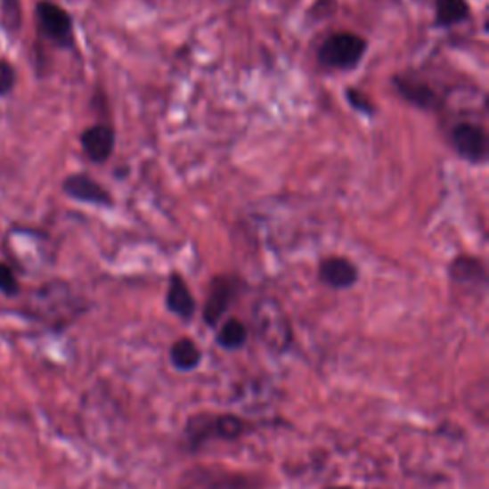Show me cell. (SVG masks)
<instances>
[{"mask_svg": "<svg viewBox=\"0 0 489 489\" xmlns=\"http://www.w3.org/2000/svg\"><path fill=\"white\" fill-rule=\"evenodd\" d=\"M86 302L65 281H48L35 289L28 300V315L52 329H65L86 312Z\"/></svg>", "mask_w": 489, "mask_h": 489, "instance_id": "1", "label": "cell"}, {"mask_svg": "<svg viewBox=\"0 0 489 489\" xmlns=\"http://www.w3.org/2000/svg\"><path fill=\"white\" fill-rule=\"evenodd\" d=\"M257 422L233 413H195L183 425L182 442L190 453H197L208 442H235L253 434Z\"/></svg>", "mask_w": 489, "mask_h": 489, "instance_id": "2", "label": "cell"}, {"mask_svg": "<svg viewBox=\"0 0 489 489\" xmlns=\"http://www.w3.org/2000/svg\"><path fill=\"white\" fill-rule=\"evenodd\" d=\"M253 325L258 340L272 354H285L293 345V325L280 300L260 298L253 310Z\"/></svg>", "mask_w": 489, "mask_h": 489, "instance_id": "3", "label": "cell"}, {"mask_svg": "<svg viewBox=\"0 0 489 489\" xmlns=\"http://www.w3.org/2000/svg\"><path fill=\"white\" fill-rule=\"evenodd\" d=\"M369 43L362 35L340 31L327 37L317 48V61L322 68L333 71H352L365 58Z\"/></svg>", "mask_w": 489, "mask_h": 489, "instance_id": "4", "label": "cell"}, {"mask_svg": "<svg viewBox=\"0 0 489 489\" xmlns=\"http://www.w3.org/2000/svg\"><path fill=\"white\" fill-rule=\"evenodd\" d=\"M182 489H264L255 474L220 467H195L183 474Z\"/></svg>", "mask_w": 489, "mask_h": 489, "instance_id": "5", "label": "cell"}, {"mask_svg": "<svg viewBox=\"0 0 489 489\" xmlns=\"http://www.w3.org/2000/svg\"><path fill=\"white\" fill-rule=\"evenodd\" d=\"M37 20L41 33L60 48H73V20L68 10H63L56 3L43 0L37 4Z\"/></svg>", "mask_w": 489, "mask_h": 489, "instance_id": "6", "label": "cell"}, {"mask_svg": "<svg viewBox=\"0 0 489 489\" xmlns=\"http://www.w3.org/2000/svg\"><path fill=\"white\" fill-rule=\"evenodd\" d=\"M452 145L453 150L459 153V157L465 159L470 165H484L489 155V140L487 132L482 125L462 121L457 123L452 128Z\"/></svg>", "mask_w": 489, "mask_h": 489, "instance_id": "7", "label": "cell"}, {"mask_svg": "<svg viewBox=\"0 0 489 489\" xmlns=\"http://www.w3.org/2000/svg\"><path fill=\"white\" fill-rule=\"evenodd\" d=\"M237 287H240V283L232 275H218L210 281L208 295L203 306V322L208 327L215 329L220 325L222 317L226 315L237 295Z\"/></svg>", "mask_w": 489, "mask_h": 489, "instance_id": "8", "label": "cell"}, {"mask_svg": "<svg viewBox=\"0 0 489 489\" xmlns=\"http://www.w3.org/2000/svg\"><path fill=\"white\" fill-rule=\"evenodd\" d=\"M392 83L398 94L413 108L422 111H438L442 108L444 98L427 81L413 75H394Z\"/></svg>", "mask_w": 489, "mask_h": 489, "instance_id": "9", "label": "cell"}, {"mask_svg": "<svg viewBox=\"0 0 489 489\" xmlns=\"http://www.w3.org/2000/svg\"><path fill=\"white\" fill-rule=\"evenodd\" d=\"M317 277L329 289L345 290L358 283L360 268L346 257H327L320 262Z\"/></svg>", "mask_w": 489, "mask_h": 489, "instance_id": "10", "label": "cell"}, {"mask_svg": "<svg viewBox=\"0 0 489 489\" xmlns=\"http://www.w3.org/2000/svg\"><path fill=\"white\" fill-rule=\"evenodd\" d=\"M63 192L65 195H69L71 200L81 201V203H90V205H98V207H111L113 205V197L108 188H103L100 182L94 178H90L88 175H71L63 180Z\"/></svg>", "mask_w": 489, "mask_h": 489, "instance_id": "11", "label": "cell"}, {"mask_svg": "<svg viewBox=\"0 0 489 489\" xmlns=\"http://www.w3.org/2000/svg\"><path fill=\"white\" fill-rule=\"evenodd\" d=\"M449 280L455 285L467 287V289H487V268L484 260L472 255H457L452 262H449Z\"/></svg>", "mask_w": 489, "mask_h": 489, "instance_id": "12", "label": "cell"}, {"mask_svg": "<svg viewBox=\"0 0 489 489\" xmlns=\"http://www.w3.org/2000/svg\"><path fill=\"white\" fill-rule=\"evenodd\" d=\"M81 145L92 163L102 165L115 151V130L110 125H92L81 134Z\"/></svg>", "mask_w": 489, "mask_h": 489, "instance_id": "13", "label": "cell"}, {"mask_svg": "<svg viewBox=\"0 0 489 489\" xmlns=\"http://www.w3.org/2000/svg\"><path fill=\"white\" fill-rule=\"evenodd\" d=\"M165 306L170 314L180 317L182 322H192L197 312V302L192 295V290L186 280H183L178 272H173V275H170L168 280Z\"/></svg>", "mask_w": 489, "mask_h": 489, "instance_id": "14", "label": "cell"}, {"mask_svg": "<svg viewBox=\"0 0 489 489\" xmlns=\"http://www.w3.org/2000/svg\"><path fill=\"white\" fill-rule=\"evenodd\" d=\"M470 18L467 0H434V25L440 29L455 28Z\"/></svg>", "mask_w": 489, "mask_h": 489, "instance_id": "15", "label": "cell"}, {"mask_svg": "<svg viewBox=\"0 0 489 489\" xmlns=\"http://www.w3.org/2000/svg\"><path fill=\"white\" fill-rule=\"evenodd\" d=\"M168 358H170V363H173V367L178 369V371H193V369L200 367L203 360V352L200 346H197V342L193 338L182 337L175 342L173 346H170Z\"/></svg>", "mask_w": 489, "mask_h": 489, "instance_id": "16", "label": "cell"}, {"mask_svg": "<svg viewBox=\"0 0 489 489\" xmlns=\"http://www.w3.org/2000/svg\"><path fill=\"white\" fill-rule=\"evenodd\" d=\"M249 331L247 325L240 320V317H228L226 322L218 325L216 333V345L226 352H237L247 345Z\"/></svg>", "mask_w": 489, "mask_h": 489, "instance_id": "17", "label": "cell"}, {"mask_svg": "<svg viewBox=\"0 0 489 489\" xmlns=\"http://www.w3.org/2000/svg\"><path fill=\"white\" fill-rule=\"evenodd\" d=\"M21 25V3L20 0H0V29L16 33Z\"/></svg>", "mask_w": 489, "mask_h": 489, "instance_id": "18", "label": "cell"}, {"mask_svg": "<svg viewBox=\"0 0 489 489\" xmlns=\"http://www.w3.org/2000/svg\"><path fill=\"white\" fill-rule=\"evenodd\" d=\"M345 98H346L348 105H350V108H352L354 111H358V113H362V115H365V117H375V113H377V105H375V102H373L371 98H369V96L365 94L363 90L348 86V88L345 90Z\"/></svg>", "mask_w": 489, "mask_h": 489, "instance_id": "19", "label": "cell"}, {"mask_svg": "<svg viewBox=\"0 0 489 489\" xmlns=\"http://www.w3.org/2000/svg\"><path fill=\"white\" fill-rule=\"evenodd\" d=\"M0 293L6 297H18L20 295V283L18 277L8 264L0 262Z\"/></svg>", "mask_w": 489, "mask_h": 489, "instance_id": "20", "label": "cell"}, {"mask_svg": "<svg viewBox=\"0 0 489 489\" xmlns=\"http://www.w3.org/2000/svg\"><path fill=\"white\" fill-rule=\"evenodd\" d=\"M16 83V71L12 65L4 60H0V96H6L8 92H12Z\"/></svg>", "mask_w": 489, "mask_h": 489, "instance_id": "21", "label": "cell"}, {"mask_svg": "<svg viewBox=\"0 0 489 489\" xmlns=\"http://www.w3.org/2000/svg\"><path fill=\"white\" fill-rule=\"evenodd\" d=\"M325 489H352V487H348V485H329Z\"/></svg>", "mask_w": 489, "mask_h": 489, "instance_id": "22", "label": "cell"}]
</instances>
